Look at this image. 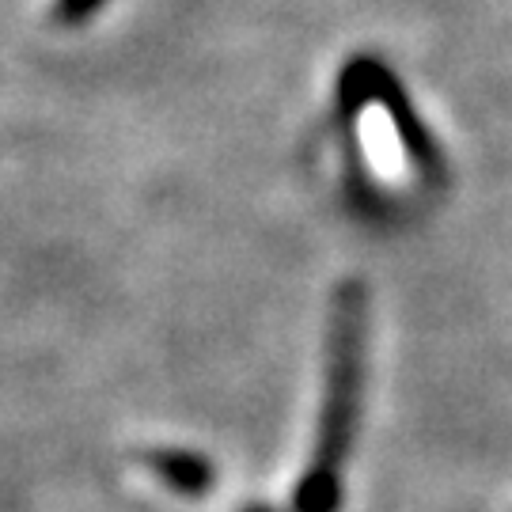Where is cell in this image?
Returning <instances> with one entry per match:
<instances>
[{"label":"cell","mask_w":512,"mask_h":512,"mask_svg":"<svg viewBox=\"0 0 512 512\" xmlns=\"http://www.w3.org/2000/svg\"><path fill=\"white\" fill-rule=\"evenodd\" d=\"M357 133H361V148H365V160L376 171V179L387 186L406 183V148L399 129H395L391 110L384 103H368L361 110Z\"/></svg>","instance_id":"2"},{"label":"cell","mask_w":512,"mask_h":512,"mask_svg":"<svg viewBox=\"0 0 512 512\" xmlns=\"http://www.w3.org/2000/svg\"><path fill=\"white\" fill-rule=\"evenodd\" d=\"M107 0H57L54 4V19L61 27H80L84 19H92Z\"/></svg>","instance_id":"4"},{"label":"cell","mask_w":512,"mask_h":512,"mask_svg":"<svg viewBox=\"0 0 512 512\" xmlns=\"http://www.w3.org/2000/svg\"><path fill=\"white\" fill-rule=\"evenodd\" d=\"M148 467L160 475L164 486H171L175 494L186 497H202L213 490V463L194 452H152L148 456Z\"/></svg>","instance_id":"3"},{"label":"cell","mask_w":512,"mask_h":512,"mask_svg":"<svg viewBox=\"0 0 512 512\" xmlns=\"http://www.w3.org/2000/svg\"><path fill=\"white\" fill-rule=\"evenodd\" d=\"M357 376H361V293L342 289L338 296V319H334V361H330V399L323 414V440L319 456L308 471L296 509L300 512H330L338 497V459L353 425L357 403Z\"/></svg>","instance_id":"1"},{"label":"cell","mask_w":512,"mask_h":512,"mask_svg":"<svg viewBox=\"0 0 512 512\" xmlns=\"http://www.w3.org/2000/svg\"><path fill=\"white\" fill-rule=\"evenodd\" d=\"M247 512H266V509H247Z\"/></svg>","instance_id":"5"}]
</instances>
